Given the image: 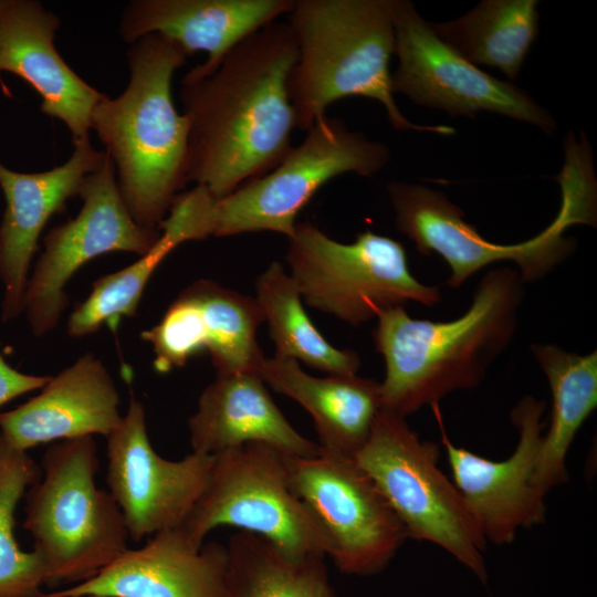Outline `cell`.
<instances>
[{"label":"cell","mask_w":597,"mask_h":597,"mask_svg":"<svg viewBox=\"0 0 597 597\" xmlns=\"http://www.w3.org/2000/svg\"><path fill=\"white\" fill-rule=\"evenodd\" d=\"M297 60L287 22L274 21L180 81L188 122V182L220 199L280 164L295 116L286 81Z\"/></svg>","instance_id":"6da1fadb"},{"label":"cell","mask_w":597,"mask_h":597,"mask_svg":"<svg viewBox=\"0 0 597 597\" xmlns=\"http://www.w3.org/2000/svg\"><path fill=\"white\" fill-rule=\"evenodd\" d=\"M523 301L515 269L486 272L464 314L449 322L412 318L404 306L383 311L373 337L385 360L381 410L406 418L452 391L481 384L511 344Z\"/></svg>","instance_id":"7a4b0ae2"},{"label":"cell","mask_w":597,"mask_h":597,"mask_svg":"<svg viewBox=\"0 0 597 597\" xmlns=\"http://www.w3.org/2000/svg\"><path fill=\"white\" fill-rule=\"evenodd\" d=\"M128 45V83L118 96L105 94L95 105L90 127L114 164L132 218L158 229L188 184V122L175 106L171 81L189 56L158 33Z\"/></svg>","instance_id":"3957f363"},{"label":"cell","mask_w":597,"mask_h":597,"mask_svg":"<svg viewBox=\"0 0 597 597\" xmlns=\"http://www.w3.org/2000/svg\"><path fill=\"white\" fill-rule=\"evenodd\" d=\"M297 48L286 90L295 128L310 129L341 98L379 102L395 129L451 135L447 125L411 123L394 97L391 0H294L287 13Z\"/></svg>","instance_id":"277c9868"},{"label":"cell","mask_w":597,"mask_h":597,"mask_svg":"<svg viewBox=\"0 0 597 597\" xmlns=\"http://www.w3.org/2000/svg\"><path fill=\"white\" fill-rule=\"evenodd\" d=\"M557 180L562 188L557 216L542 232L515 244L484 239L464 220L462 209L441 191L390 181L387 192L397 230L413 242L419 253L440 255L450 269L448 285L458 289L474 273L500 261H513L523 283L534 282L574 252L576 241L565 235L566 230L573 224L596 226L593 159L585 153H566Z\"/></svg>","instance_id":"5b68a950"},{"label":"cell","mask_w":597,"mask_h":597,"mask_svg":"<svg viewBox=\"0 0 597 597\" xmlns=\"http://www.w3.org/2000/svg\"><path fill=\"white\" fill-rule=\"evenodd\" d=\"M40 467V479L27 491L23 527L34 541L45 585H76L128 548L124 517L111 493L96 484L93 437L52 443Z\"/></svg>","instance_id":"8992f818"},{"label":"cell","mask_w":597,"mask_h":597,"mask_svg":"<svg viewBox=\"0 0 597 597\" xmlns=\"http://www.w3.org/2000/svg\"><path fill=\"white\" fill-rule=\"evenodd\" d=\"M389 160L387 145L325 116L268 174L220 199L205 190L198 214L201 238L271 231L289 239L297 214L325 184L350 172L370 177Z\"/></svg>","instance_id":"52a82bcc"},{"label":"cell","mask_w":597,"mask_h":597,"mask_svg":"<svg viewBox=\"0 0 597 597\" xmlns=\"http://www.w3.org/2000/svg\"><path fill=\"white\" fill-rule=\"evenodd\" d=\"M438 459L436 442L420 439L406 418L385 410L378 412L369 437L354 455L405 526L408 538L443 548L485 582L486 542Z\"/></svg>","instance_id":"ba28073f"},{"label":"cell","mask_w":597,"mask_h":597,"mask_svg":"<svg viewBox=\"0 0 597 597\" xmlns=\"http://www.w3.org/2000/svg\"><path fill=\"white\" fill-rule=\"evenodd\" d=\"M285 259L302 300L353 326L408 302L441 301L438 286L411 274L404 245L370 230L343 243L310 222L296 223Z\"/></svg>","instance_id":"9c48e42d"},{"label":"cell","mask_w":597,"mask_h":597,"mask_svg":"<svg viewBox=\"0 0 597 597\" xmlns=\"http://www.w3.org/2000/svg\"><path fill=\"white\" fill-rule=\"evenodd\" d=\"M213 455L208 484L182 527L198 545L218 526H234L301 559L328 556L331 541L291 486L286 457L261 443Z\"/></svg>","instance_id":"30bf717a"},{"label":"cell","mask_w":597,"mask_h":597,"mask_svg":"<svg viewBox=\"0 0 597 597\" xmlns=\"http://www.w3.org/2000/svg\"><path fill=\"white\" fill-rule=\"evenodd\" d=\"M106 153V151H105ZM77 216L51 228L29 276L23 313L33 335L53 331L69 305L65 286L77 270L111 252L145 254L160 230L138 224L119 193L114 164L106 154L101 166L81 186Z\"/></svg>","instance_id":"8fae6325"},{"label":"cell","mask_w":597,"mask_h":597,"mask_svg":"<svg viewBox=\"0 0 597 597\" xmlns=\"http://www.w3.org/2000/svg\"><path fill=\"white\" fill-rule=\"evenodd\" d=\"M398 67L394 93L451 116L490 112L528 123L551 134L556 123L525 91L469 62L442 41L408 0H391Z\"/></svg>","instance_id":"7c38bea8"},{"label":"cell","mask_w":597,"mask_h":597,"mask_svg":"<svg viewBox=\"0 0 597 597\" xmlns=\"http://www.w3.org/2000/svg\"><path fill=\"white\" fill-rule=\"evenodd\" d=\"M291 486L331 541L329 557L344 573L381 570L408 538L407 531L354 458L323 451L286 457Z\"/></svg>","instance_id":"4fadbf2b"},{"label":"cell","mask_w":597,"mask_h":597,"mask_svg":"<svg viewBox=\"0 0 597 597\" xmlns=\"http://www.w3.org/2000/svg\"><path fill=\"white\" fill-rule=\"evenodd\" d=\"M106 439L108 492L129 538L139 542L182 526L208 484L213 455L160 457L148 437L144 405L134 398Z\"/></svg>","instance_id":"5bb4252c"},{"label":"cell","mask_w":597,"mask_h":597,"mask_svg":"<svg viewBox=\"0 0 597 597\" xmlns=\"http://www.w3.org/2000/svg\"><path fill=\"white\" fill-rule=\"evenodd\" d=\"M263 322L255 297L198 280L140 337L151 346L154 368L161 374L184 367L201 353L210 355L217 375L258 373L264 354L256 331Z\"/></svg>","instance_id":"9a60e30c"},{"label":"cell","mask_w":597,"mask_h":597,"mask_svg":"<svg viewBox=\"0 0 597 597\" xmlns=\"http://www.w3.org/2000/svg\"><path fill=\"white\" fill-rule=\"evenodd\" d=\"M545 401L523 397L511 412L519 441L506 459L493 461L453 444L442 433L453 483L486 543H512L521 528L545 520L544 494L534 471L544 422Z\"/></svg>","instance_id":"2e32d148"},{"label":"cell","mask_w":597,"mask_h":597,"mask_svg":"<svg viewBox=\"0 0 597 597\" xmlns=\"http://www.w3.org/2000/svg\"><path fill=\"white\" fill-rule=\"evenodd\" d=\"M105 155V150L95 149L86 137L74 143V150L64 164L50 170L19 172L0 163V187L6 200L0 221L3 322L23 313L31 260L46 222L78 196L84 178L101 166Z\"/></svg>","instance_id":"e0dca14e"},{"label":"cell","mask_w":597,"mask_h":597,"mask_svg":"<svg viewBox=\"0 0 597 597\" xmlns=\"http://www.w3.org/2000/svg\"><path fill=\"white\" fill-rule=\"evenodd\" d=\"M227 547L196 544L182 526L127 548L98 574L39 597H228Z\"/></svg>","instance_id":"ac0fdd59"},{"label":"cell","mask_w":597,"mask_h":597,"mask_svg":"<svg viewBox=\"0 0 597 597\" xmlns=\"http://www.w3.org/2000/svg\"><path fill=\"white\" fill-rule=\"evenodd\" d=\"M60 19L36 0H0V73L25 81L43 114L69 128L73 144L88 137L91 114L104 97L81 78L54 46Z\"/></svg>","instance_id":"d6986e66"},{"label":"cell","mask_w":597,"mask_h":597,"mask_svg":"<svg viewBox=\"0 0 597 597\" xmlns=\"http://www.w3.org/2000/svg\"><path fill=\"white\" fill-rule=\"evenodd\" d=\"M40 394L0 413V437L28 452L42 443L107 437L119 425V394L104 364L92 354L51 377Z\"/></svg>","instance_id":"ffe728a7"},{"label":"cell","mask_w":597,"mask_h":597,"mask_svg":"<svg viewBox=\"0 0 597 597\" xmlns=\"http://www.w3.org/2000/svg\"><path fill=\"white\" fill-rule=\"evenodd\" d=\"M294 0H132L122 11L119 35L132 44L158 33L188 56L207 53L216 65L238 43L287 14Z\"/></svg>","instance_id":"44dd1931"},{"label":"cell","mask_w":597,"mask_h":597,"mask_svg":"<svg viewBox=\"0 0 597 597\" xmlns=\"http://www.w3.org/2000/svg\"><path fill=\"white\" fill-rule=\"evenodd\" d=\"M188 429L192 452L201 454L248 443L266 444L293 458L321 453L318 443L287 421L258 373L217 375L201 392Z\"/></svg>","instance_id":"7402d4cb"},{"label":"cell","mask_w":597,"mask_h":597,"mask_svg":"<svg viewBox=\"0 0 597 597\" xmlns=\"http://www.w3.org/2000/svg\"><path fill=\"white\" fill-rule=\"evenodd\" d=\"M258 374L311 415L318 446L326 452L354 458L381 410L379 383L356 374L315 377L298 362L275 355L262 358Z\"/></svg>","instance_id":"603a6c76"},{"label":"cell","mask_w":597,"mask_h":597,"mask_svg":"<svg viewBox=\"0 0 597 597\" xmlns=\"http://www.w3.org/2000/svg\"><path fill=\"white\" fill-rule=\"evenodd\" d=\"M531 349L552 392L549 427L534 471L535 485L546 494L567 481L568 450L597 407V352L578 355L553 344H533Z\"/></svg>","instance_id":"cb8c5ba5"},{"label":"cell","mask_w":597,"mask_h":597,"mask_svg":"<svg viewBox=\"0 0 597 597\" xmlns=\"http://www.w3.org/2000/svg\"><path fill=\"white\" fill-rule=\"evenodd\" d=\"M536 0H483L464 15L430 23L434 33L474 65L517 77L538 32Z\"/></svg>","instance_id":"d4e9b609"},{"label":"cell","mask_w":597,"mask_h":597,"mask_svg":"<svg viewBox=\"0 0 597 597\" xmlns=\"http://www.w3.org/2000/svg\"><path fill=\"white\" fill-rule=\"evenodd\" d=\"M255 300L275 345V356L301 360L328 375H355L358 355L333 346L306 314L302 296L282 263L274 261L255 281Z\"/></svg>","instance_id":"484cf974"},{"label":"cell","mask_w":597,"mask_h":597,"mask_svg":"<svg viewBox=\"0 0 597 597\" xmlns=\"http://www.w3.org/2000/svg\"><path fill=\"white\" fill-rule=\"evenodd\" d=\"M226 547L228 597H336L323 556L294 559L266 538L242 531Z\"/></svg>","instance_id":"4316f807"},{"label":"cell","mask_w":597,"mask_h":597,"mask_svg":"<svg viewBox=\"0 0 597 597\" xmlns=\"http://www.w3.org/2000/svg\"><path fill=\"white\" fill-rule=\"evenodd\" d=\"M158 229V240L136 262L93 283L91 294L69 317L70 336L84 337L96 333L103 325L116 332L123 318L135 316L153 273L171 251L187 242L181 228L168 217Z\"/></svg>","instance_id":"83f0119b"},{"label":"cell","mask_w":597,"mask_h":597,"mask_svg":"<svg viewBox=\"0 0 597 597\" xmlns=\"http://www.w3.org/2000/svg\"><path fill=\"white\" fill-rule=\"evenodd\" d=\"M41 476V467L25 451L0 437V597H39L45 573L39 555L25 552L15 537L20 500Z\"/></svg>","instance_id":"f1b7e54d"},{"label":"cell","mask_w":597,"mask_h":597,"mask_svg":"<svg viewBox=\"0 0 597 597\" xmlns=\"http://www.w3.org/2000/svg\"><path fill=\"white\" fill-rule=\"evenodd\" d=\"M51 376L24 374L10 366L0 354V407L34 390H39Z\"/></svg>","instance_id":"f546056e"}]
</instances>
